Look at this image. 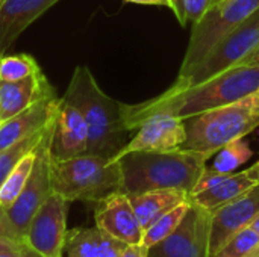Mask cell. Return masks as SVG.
Here are the masks:
<instances>
[{"label": "cell", "mask_w": 259, "mask_h": 257, "mask_svg": "<svg viewBox=\"0 0 259 257\" xmlns=\"http://www.w3.org/2000/svg\"><path fill=\"white\" fill-rule=\"evenodd\" d=\"M256 91H259V62L238 64L200 83H173L155 98L137 105L123 103V115L127 129L134 133L138 124L153 114H171L185 120L238 101Z\"/></svg>", "instance_id": "6da1fadb"}, {"label": "cell", "mask_w": 259, "mask_h": 257, "mask_svg": "<svg viewBox=\"0 0 259 257\" xmlns=\"http://www.w3.org/2000/svg\"><path fill=\"white\" fill-rule=\"evenodd\" d=\"M62 98L73 105L87 123L88 153L115 159L132 138L124 121L123 103L105 94L85 65L74 68Z\"/></svg>", "instance_id": "7a4b0ae2"}, {"label": "cell", "mask_w": 259, "mask_h": 257, "mask_svg": "<svg viewBox=\"0 0 259 257\" xmlns=\"http://www.w3.org/2000/svg\"><path fill=\"white\" fill-rule=\"evenodd\" d=\"M121 170V192L127 195L156 189L191 194L211 158L200 151H129L115 158Z\"/></svg>", "instance_id": "3957f363"}, {"label": "cell", "mask_w": 259, "mask_h": 257, "mask_svg": "<svg viewBox=\"0 0 259 257\" xmlns=\"http://www.w3.org/2000/svg\"><path fill=\"white\" fill-rule=\"evenodd\" d=\"M185 121L182 148L214 156L226 144L246 138L259 127V91L226 106L206 111Z\"/></svg>", "instance_id": "277c9868"}, {"label": "cell", "mask_w": 259, "mask_h": 257, "mask_svg": "<svg viewBox=\"0 0 259 257\" xmlns=\"http://www.w3.org/2000/svg\"><path fill=\"white\" fill-rule=\"evenodd\" d=\"M53 192L71 201L99 203L121 191V170L117 159L99 155H80L70 159H52Z\"/></svg>", "instance_id": "5b68a950"}, {"label": "cell", "mask_w": 259, "mask_h": 257, "mask_svg": "<svg viewBox=\"0 0 259 257\" xmlns=\"http://www.w3.org/2000/svg\"><path fill=\"white\" fill-rule=\"evenodd\" d=\"M258 8L259 0H225L209 6L205 15L193 24L179 77L190 74L226 35H229Z\"/></svg>", "instance_id": "8992f818"}, {"label": "cell", "mask_w": 259, "mask_h": 257, "mask_svg": "<svg viewBox=\"0 0 259 257\" xmlns=\"http://www.w3.org/2000/svg\"><path fill=\"white\" fill-rule=\"evenodd\" d=\"M259 47V8L226 35L206 58L185 77H178L176 85H194L243 64Z\"/></svg>", "instance_id": "52a82bcc"}, {"label": "cell", "mask_w": 259, "mask_h": 257, "mask_svg": "<svg viewBox=\"0 0 259 257\" xmlns=\"http://www.w3.org/2000/svg\"><path fill=\"white\" fill-rule=\"evenodd\" d=\"M52 124L49 126L47 132L44 133L42 139L35 148V162L32 173L29 176V180L26 186L23 188L18 198L14 201V204L8 209V215L14 226L18 229V232L24 236L26 230L29 227L30 220L36 214V211L41 208V204L53 194L52 188V173H50V133H52Z\"/></svg>", "instance_id": "ba28073f"}, {"label": "cell", "mask_w": 259, "mask_h": 257, "mask_svg": "<svg viewBox=\"0 0 259 257\" xmlns=\"http://www.w3.org/2000/svg\"><path fill=\"white\" fill-rule=\"evenodd\" d=\"M211 212L191 203L178 229L147 248V257H211Z\"/></svg>", "instance_id": "9c48e42d"}, {"label": "cell", "mask_w": 259, "mask_h": 257, "mask_svg": "<svg viewBox=\"0 0 259 257\" xmlns=\"http://www.w3.org/2000/svg\"><path fill=\"white\" fill-rule=\"evenodd\" d=\"M70 201L53 192L29 223L24 241L41 257H64L68 235L67 212Z\"/></svg>", "instance_id": "30bf717a"}, {"label": "cell", "mask_w": 259, "mask_h": 257, "mask_svg": "<svg viewBox=\"0 0 259 257\" xmlns=\"http://www.w3.org/2000/svg\"><path fill=\"white\" fill-rule=\"evenodd\" d=\"M187 138L185 121L171 114H153L143 120L134 130L126 147L118 153L129 151H170L182 148Z\"/></svg>", "instance_id": "8fae6325"}, {"label": "cell", "mask_w": 259, "mask_h": 257, "mask_svg": "<svg viewBox=\"0 0 259 257\" xmlns=\"http://www.w3.org/2000/svg\"><path fill=\"white\" fill-rule=\"evenodd\" d=\"M96 227L126 245L143 244L144 230L127 194L118 191L99 201L94 212Z\"/></svg>", "instance_id": "7c38bea8"}, {"label": "cell", "mask_w": 259, "mask_h": 257, "mask_svg": "<svg viewBox=\"0 0 259 257\" xmlns=\"http://www.w3.org/2000/svg\"><path fill=\"white\" fill-rule=\"evenodd\" d=\"M259 215V183L250 189L211 212V254L231 236L250 227Z\"/></svg>", "instance_id": "4fadbf2b"}, {"label": "cell", "mask_w": 259, "mask_h": 257, "mask_svg": "<svg viewBox=\"0 0 259 257\" xmlns=\"http://www.w3.org/2000/svg\"><path fill=\"white\" fill-rule=\"evenodd\" d=\"M88 153V127L82 114L61 97L50 133L52 159H70Z\"/></svg>", "instance_id": "5bb4252c"}, {"label": "cell", "mask_w": 259, "mask_h": 257, "mask_svg": "<svg viewBox=\"0 0 259 257\" xmlns=\"http://www.w3.org/2000/svg\"><path fill=\"white\" fill-rule=\"evenodd\" d=\"M61 98L50 94L23 112L0 123V151L23 141L24 138L44 130L56 117Z\"/></svg>", "instance_id": "9a60e30c"}, {"label": "cell", "mask_w": 259, "mask_h": 257, "mask_svg": "<svg viewBox=\"0 0 259 257\" xmlns=\"http://www.w3.org/2000/svg\"><path fill=\"white\" fill-rule=\"evenodd\" d=\"M53 92V88L41 70L21 80H0V123L12 118Z\"/></svg>", "instance_id": "2e32d148"}, {"label": "cell", "mask_w": 259, "mask_h": 257, "mask_svg": "<svg viewBox=\"0 0 259 257\" xmlns=\"http://www.w3.org/2000/svg\"><path fill=\"white\" fill-rule=\"evenodd\" d=\"M58 2L59 0H2L0 53L3 55L30 23H33Z\"/></svg>", "instance_id": "e0dca14e"}, {"label": "cell", "mask_w": 259, "mask_h": 257, "mask_svg": "<svg viewBox=\"0 0 259 257\" xmlns=\"http://www.w3.org/2000/svg\"><path fill=\"white\" fill-rule=\"evenodd\" d=\"M124 247L99 227H79L68 230L64 257H117Z\"/></svg>", "instance_id": "ac0fdd59"}, {"label": "cell", "mask_w": 259, "mask_h": 257, "mask_svg": "<svg viewBox=\"0 0 259 257\" xmlns=\"http://www.w3.org/2000/svg\"><path fill=\"white\" fill-rule=\"evenodd\" d=\"M129 198L143 230H146L158 218H161L176 206L188 201L190 194L179 189H156L129 195Z\"/></svg>", "instance_id": "d6986e66"}, {"label": "cell", "mask_w": 259, "mask_h": 257, "mask_svg": "<svg viewBox=\"0 0 259 257\" xmlns=\"http://www.w3.org/2000/svg\"><path fill=\"white\" fill-rule=\"evenodd\" d=\"M256 182L252 180L246 171L241 173H231L223 176L219 182H215L212 186H209L205 191L196 192L190 195V201L209 211L214 212L223 204L232 201L247 189H250Z\"/></svg>", "instance_id": "ffe728a7"}, {"label": "cell", "mask_w": 259, "mask_h": 257, "mask_svg": "<svg viewBox=\"0 0 259 257\" xmlns=\"http://www.w3.org/2000/svg\"><path fill=\"white\" fill-rule=\"evenodd\" d=\"M36 148V147H35ZM35 148L32 151H29L17 165L15 168L9 173V176L5 179V182L0 186V204L8 211L14 201L18 198V195L21 194L23 188L26 186L29 176L32 173L33 168V162H35Z\"/></svg>", "instance_id": "44dd1931"}, {"label": "cell", "mask_w": 259, "mask_h": 257, "mask_svg": "<svg viewBox=\"0 0 259 257\" xmlns=\"http://www.w3.org/2000/svg\"><path fill=\"white\" fill-rule=\"evenodd\" d=\"M215 159L211 165L212 170L225 174L235 173L241 165L253 158V150L250 148L249 142L244 138H238L215 153Z\"/></svg>", "instance_id": "7402d4cb"}, {"label": "cell", "mask_w": 259, "mask_h": 257, "mask_svg": "<svg viewBox=\"0 0 259 257\" xmlns=\"http://www.w3.org/2000/svg\"><path fill=\"white\" fill-rule=\"evenodd\" d=\"M190 208V200L176 206L175 209H171L170 212H167L165 215H162L161 218H158L150 227H147L144 230V235H143V245L146 248L158 244L159 241L165 239L167 236H170L176 229L178 226L181 224V221L184 220L187 211Z\"/></svg>", "instance_id": "603a6c76"}, {"label": "cell", "mask_w": 259, "mask_h": 257, "mask_svg": "<svg viewBox=\"0 0 259 257\" xmlns=\"http://www.w3.org/2000/svg\"><path fill=\"white\" fill-rule=\"evenodd\" d=\"M50 124H52V123H50ZM50 124H49V126H50ZM49 126H47L44 130H41V132H38V133H33V135L24 138L23 141H20V142L11 145L9 148H5V150L0 151V186H2V183L5 182V179L9 176V173L15 168V165H17L29 151H32V150L39 144V141L42 139V136H44V133L47 132Z\"/></svg>", "instance_id": "cb8c5ba5"}, {"label": "cell", "mask_w": 259, "mask_h": 257, "mask_svg": "<svg viewBox=\"0 0 259 257\" xmlns=\"http://www.w3.org/2000/svg\"><path fill=\"white\" fill-rule=\"evenodd\" d=\"M41 68L38 67L36 61L26 53L12 55V56H2L0 61V80L2 82H15L26 79Z\"/></svg>", "instance_id": "d4e9b609"}, {"label": "cell", "mask_w": 259, "mask_h": 257, "mask_svg": "<svg viewBox=\"0 0 259 257\" xmlns=\"http://www.w3.org/2000/svg\"><path fill=\"white\" fill-rule=\"evenodd\" d=\"M258 242V233L252 227H247L225 241L211 257H246Z\"/></svg>", "instance_id": "484cf974"}, {"label": "cell", "mask_w": 259, "mask_h": 257, "mask_svg": "<svg viewBox=\"0 0 259 257\" xmlns=\"http://www.w3.org/2000/svg\"><path fill=\"white\" fill-rule=\"evenodd\" d=\"M212 0H171L170 9L175 12L179 23L187 26L188 23H197L209 9Z\"/></svg>", "instance_id": "4316f807"}, {"label": "cell", "mask_w": 259, "mask_h": 257, "mask_svg": "<svg viewBox=\"0 0 259 257\" xmlns=\"http://www.w3.org/2000/svg\"><path fill=\"white\" fill-rule=\"evenodd\" d=\"M0 236L11 238L15 241H24V236L14 226V223L11 221L9 215H8V211L2 204H0Z\"/></svg>", "instance_id": "83f0119b"}, {"label": "cell", "mask_w": 259, "mask_h": 257, "mask_svg": "<svg viewBox=\"0 0 259 257\" xmlns=\"http://www.w3.org/2000/svg\"><path fill=\"white\" fill-rule=\"evenodd\" d=\"M29 248L26 241H15L11 238L0 236V251H21Z\"/></svg>", "instance_id": "f1b7e54d"}, {"label": "cell", "mask_w": 259, "mask_h": 257, "mask_svg": "<svg viewBox=\"0 0 259 257\" xmlns=\"http://www.w3.org/2000/svg\"><path fill=\"white\" fill-rule=\"evenodd\" d=\"M117 257H147V248L143 244H140V245H126Z\"/></svg>", "instance_id": "f546056e"}, {"label": "cell", "mask_w": 259, "mask_h": 257, "mask_svg": "<svg viewBox=\"0 0 259 257\" xmlns=\"http://www.w3.org/2000/svg\"><path fill=\"white\" fill-rule=\"evenodd\" d=\"M0 257H41L32 248H26L21 251H0Z\"/></svg>", "instance_id": "4dcf8cb0"}, {"label": "cell", "mask_w": 259, "mask_h": 257, "mask_svg": "<svg viewBox=\"0 0 259 257\" xmlns=\"http://www.w3.org/2000/svg\"><path fill=\"white\" fill-rule=\"evenodd\" d=\"M129 3H137V5H150V6H171V0H124Z\"/></svg>", "instance_id": "1f68e13d"}, {"label": "cell", "mask_w": 259, "mask_h": 257, "mask_svg": "<svg viewBox=\"0 0 259 257\" xmlns=\"http://www.w3.org/2000/svg\"><path fill=\"white\" fill-rule=\"evenodd\" d=\"M246 173H247V176H249L252 180H255L256 183H259V161L255 165H252L250 168H247Z\"/></svg>", "instance_id": "d6a6232c"}, {"label": "cell", "mask_w": 259, "mask_h": 257, "mask_svg": "<svg viewBox=\"0 0 259 257\" xmlns=\"http://www.w3.org/2000/svg\"><path fill=\"white\" fill-rule=\"evenodd\" d=\"M252 62H259V47L243 62V64H252Z\"/></svg>", "instance_id": "836d02e7"}, {"label": "cell", "mask_w": 259, "mask_h": 257, "mask_svg": "<svg viewBox=\"0 0 259 257\" xmlns=\"http://www.w3.org/2000/svg\"><path fill=\"white\" fill-rule=\"evenodd\" d=\"M246 257H259V242L252 248V251H250Z\"/></svg>", "instance_id": "e575fe53"}, {"label": "cell", "mask_w": 259, "mask_h": 257, "mask_svg": "<svg viewBox=\"0 0 259 257\" xmlns=\"http://www.w3.org/2000/svg\"><path fill=\"white\" fill-rule=\"evenodd\" d=\"M250 227H252V229H253V230H255V232L259 235V215L255 218V221L250 224Z\"/></svg>", "instance_id": "d590c367"}, {"label": "cell", "mask_w": 259, "mask_h": 257, "mask_svg": "<svg viewBox=\"0 0 259 257\" xmlns=\"http://www.w3.org/2000/svg\"><path fill=\"white\" fill-rule=\"evenodd\" d=\"M222 2H225V0H212L211 6H212V5H217V3H222Z\"/></svg>", "instance_id": "8d00e7d4"}, {"label": "cell", "mask_w": 259, "mask_h": 257, "mask_svg": "<svg viewBox=\"0 0 259 257\" xmlns=\"http://www.w3.org/2000/svg\"><path fill=\"white\" fill-rule=\"evenodd\" d=\"M2 56H3V55H2V53H0V61H2Z\"/></svg>", "instance_id": "74e56055"}, {"label": "cell", "mask_w": 259, "mask_h": 257, "mask_svg": "<svg viewBox=\"0 0 259 257\" xmlns=\"http://www.w3.org/2000/svg\"><path fill=\"white\" fill-rule=\"evenodd\" d=\"M0 2H2V0H0Z\"/></svg>", "instance_id": "f35d334b"}]
</instances>
